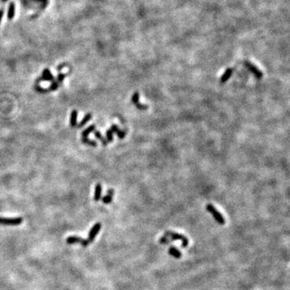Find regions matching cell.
I'll return each mask as SVG.
<instances>
[{
    "label": "cell",
    "instance_id": "obj_1",
    "mask_svg": "<svg viewBox=\"0 0 290 290\" xmlns=\"http://www.w3.org/2000/svg\"><path fill=\"white\" fill-rule=\"evenodd\" d=\"M164 236H166L167 238L172 241V240H179V241H181L182 243V247H186L189 244V240L185 236L181 235V234L176 233V232H173V231H166L164 233Z\"/></svg>",
    "mask_w": 290,
    "mask_h": 290
},
{
    "label": "cell",
    "instance_id": "obj_2",
    "mask_svg": "<svg viewBox=\"0 0 290 290\" xmlns=\"http://www.w3.org/2000/svg\"><path fill=\"white\" fill-rule=\"evenodd\" d=\"M205 208H206V210H207V211H208L209 213H211V214L214 216V219H215V221L218 223L221 224V225H224V224H225L226 220H225L224 217L221 214L220 212H219V211H218L213 205L208 204V205H206V207H205Z\"/></svg>",
    "mask_w": 290,
    "mask_h": 290
},
{
    "label": "cell",
    "instance_id": "obj_3",
    "mask_svg": "<svg viewBox=\"0 0 290 290\" xmlns=\"http://www.w3.org/2000/svg\"><path fill=\"white\" fill-rule=\"evenodd\" d=\"M23 223L22 218H3L0 217L1 225H9V226H17Z\"/></svg>",
    "mask_w": 290,
    "mask_h": 290
},
{
    "label": "cell",
    "instance_id": "obj_4",
    "mask_svg": "<svg viewBox=\"0 0 290 290\" xmlns=\"http://www.w3.org/2000/svg\"><path fill=\"white\" fill-rule=\"evenodd\" d=\"M66 243L68 244H74L79 243L83 247H87L90 244V242L88 241V239H84L78 236H70L66 239Z\"/></svg>",
    "mask_w": 290,
    "mask_h": 290
},
{
    "label": "cell",
    "instance_id": "obj_5",
    "mask_svg": "<svg viewBox=\"0 0 290 290\" xmlns=\"http://www.w3.org/2000/svg\"><path fill=\"white\" fill-rule=\"evenodd\" d=\"M101 227H102V225L101 223H98L94 224L93 227L91 228V230L89 232V235H88V241L91 243V242L94 241V239H95L96 235H98V232L100 231Z\"/></svg>",
    "mask_w": 290,
    "mask_h": 290
},
{
    "label": "cell",
    "instance_id": "obj_6",
    "mask_svg": "<svg viewBox=\"0 0 290 290\" xmlns=\"http://www.w3.org/2000/svg\"><path fill=\"white\" fill-rule=\"evenodd\" d=\"M244 64L246 65V67L249 70V71L250 72H252L253 74L256 76V77H257V78H259V79H260L262 77H263V73L260 71V70L257 68V67H256L253 64H252L251 62H249V61H245L244 62Z\"/></svg>",
    "mask_w": 290,
    "mask_h": 290
},
{
    "label": "cell",
    "instance_id": "obj_7",
    "mask_svg": "<svg viewBox=\"0 0 290 290\" xmlns=\"http://www.w3.org/2000/svg\"><path fill=\"white\" fill-rule=\"evenodd\" d=\"M114 193H115V190L113 189H110V190H107V193L106 195L104 196L102 199L103 202L104 204H110L112 202V198H113Z\"/></svg>",
    "mask_w": 290,
    "mask_h": 290
},
{
    "label": "cell",
    "instance_id": "obj_8",
    "mask_svg": "<svg viewBox=\"0 0 290 290\" xmlns=\"http://www.w3.org/2000/svg\"><path fill=\"white\" fill-rule=\"evenodd\" d=\"M232 73H233V69H231V68H230V69H227V70L225 71V73H224L223 74V76L221 77L220 78L221 83H222V84L226 83V82L230 79V77H231V76L232 75Z\"/></svg>",
    "mask_w": 290,
    "mask_h": 290
},
{
    "label": "cell",
    "instance_id": "obj_9",
    "mask_svg": "<svg viewBox=\"0 0 290 290\" xmlns=\"http://www.w3.org/2000/svg\"><path fill=\"white\" fill-rule=\"evenodd\" d=\"M169 253L170 256H172L176 259H180L181 257L182 256V254L181 252L179 251V250L174 247H171L169 249Z\"/></svg>",
    "mask_w": 290,
    "mask_h": 290
},
{
    "label": "cell",
    "instance_id": "obj_10",
    "mask_svg": "<svg viewBox=\"0 0 290 290\" xmlns=\"http://www.w3.org/2000/svg\"><path fill=\"white\" fill-rule=\"evenodd\" d=\"M77 110H73L70 115V126L72 127L77 126Z\"/></svg>",
    "mask_w": 290,
    "mask_h": 290
},
{
    "label": "cell",
    "instance_id": "obj_11",
    "mask_svg": "<svg viewBox=\"0 0 290 290\" xmlns=\"http://www.w3.org/2000/svg\"><path fill=\"white\" fill-rule=\"evenodd\" d=\"M101 193H102V185L101 184H97L95 186V191H94V201L95 202H98L101 198Z\"/></svg>",
    "mask_w": 290,
    "mask_h": 290
},
{
    "label": "cell",
    "instance_id": "obj_12",
    "mask_svg": "<svg viewBox=\"0 0 290 290\" xmlns=\"http://www.w3.org/2000/svg\"><path fill=\"white\" fill-rule=\"evenodd\" d=\"M15 12H16V5L14 3H10V6H9V8H8V14H7V17L9 19H11L14 18L15 16Z\"/></svg>",
    "mask_w": 290,
    "mask_h": 290
},
{
    "label": "cell",
    "instance_id": "obj_13",
    "mask_svg": "<svg viewBox=\"0 0 290 290\" xmlns=\"http://www.w3.org/2000/svg\"><path fill=\"white\" fill-rule=\"evenodd\" d=\"M95 127H96V126H95L94 124H92V125H90V127H88L87 128L85 129V130H84V131H82V138H85V137H87L89 135H90L91 132H93V131H94V130H95Z\"/></svg>",
    "mask_w": 290,
    "mask_h": 290
},
{
    "label": "cell",
    "instance_id": "obj_14",
    "mask_svg": "<svg viewBox=\"0 0 290 290\" xmlns=\"http://www.w3.org/2000/svg\"><path fill=\"white\" fill-rule=\"evenodd\" d=\"M91 118H92V115L90 113L86 114V115L84 116V118L82 119L81 123L77 125V127H82L83 126H85V124L88 123V121H90Z\"/></svg>",
    "mask_w": 290,
    "mask_h": 290
},
{
    "label": "cell",
    "instance_id": "obj_15",
    "mask_svg": "<svg viewBox=\"0 0 290 290\" xmlns=\"http://www.w3.org/2000/svg\"><path fill=\"white\" fill-rule=\"evenodd\" d=\"M94 136L97 138V139H98L99 140H101V142H102V144L103 145H104V146H106L107 145V141H106V139L103 137V136H102V134H101V132L100 131H94Z\"/></svg>",
    "mask_w": 290,
    "mask_h": 290
},
{
    "label": "cell",
    "instance_id": "obj_16",
    "mask_svg": "<svg viewBox=\"0 0 290 290\" xmlns=\"http://www.w3.org/2000/svg\"><path fill=\"white\" fill-rule=\"evenodd\" d=\"M82 143H83V144H88V145H90V146H93V147L97 146V142L94 141V140H92V139H88L87 137L82 138Z\"/></svg>",
    "mask_w": 290,
    "mask_h": 290
},
{
    "label": "cell",
    "instance_id": "obj_17",
    "mask_svg": "<svg viewBox=\"0 0 290 290\" xmlns=\"http://www.w3.org/2000/svg\"><path fill=\"white\" fill-rule=\"evenodd\" d=\"M106 141L107 143H110L113 141V132L111 131L110 129H108L106 132Z\"/></svg>",
    "mask_w": 290,
    "mask_h": 290
},
{
    "label": "cell",
    "instance_id": "obj_18",
    "mask_svg": "<svg viewBox=\"0 0 290 290\" xmlns=\"http://www.w3.org/2000/svg\"><path fill=\"white\" fill-rule=\"evenodd\" d=\"M139 92H135L131 97V102L133 103L134 105H136L137 103H139Z\"/></svg>",
    "mask_w": 290,
    "mask_h": 290
},
{
    "label": "cell",
    "instance_id": "obj_19",
    "mask_svg": "<svg viewBox=\"0 0 290 290\" xmlns=\"http://www.w3.org/2000/svg\"><path fill=\"white\" fill-rule=\"evenodd\" d=\"M58 87H59V83H58L57 82H56V81H53L52 83L51 84V85H50L49 88H48V89H49V91H54V90H57Z\"/></svg>",
    "mask_w": 290,
    "mask_h": 290
},
{
    "label": "cell",
    "instance_id": "obj_20",
    "mask_svg": "<svg viewBox=\"0 0 290 290\" xmlns=\"http://www.w3.org/2000/svg\"><path fill=\"white\" fill-rule=\"evenodd\" d=\"M35 89H36V90L37 91V92L41 93V94H45V93L49 92V89H44V88H42L41 86H40L38 84H36V85H35Z\"/></svg>",
    "mask_w": 290,
    "mask_h": 290
},
{
    "label": "cell",
    "instance_id": "obj_21",
    "mask_svg": "<svg viewBox=\"0 0 290 290\" xmlns=\"http://www.w3.org/2000/svg\"><path fill=\"white\" fill-rule=\"evenodd\" d=\"M42 76H43V77H52V78H54L53 75L52 74L51 72H50V70H49V69H45V70H44V71H43V73H42Z\"/></svg>",
    "mask_w": 290,
    "mask_h": 290
},
{
    "label": "cell",
    "instance_id": "obj_22",
    "mask_svg": "<svg viewBox=\"0 0 290 290\" xmlns=\"http://www.w3.org/2000/svg\"><path fill=\"white\" fill-rule=\"evenodd\" d=\"M136 106L137 107V109H139L140 110H146L148 108V106L145 105V104H142V103H138L136 105Z\"/></svg>",
    "mask_w": 290,
    "mask_h": 290
},
{
    "label": "cell",
    "instance_id": "obj_23",
    "mask_svg": "<svg viewBox=\"0 0 290 290\" xmlns=\"http://www.w3.org/2000/svg\"><path fill=\"white\" fill-rule=\"evenodd\" d=\"M125 135H126V132L124 131H123V130H120V129H118V131H117V136H118V137L119 138V139H124V137H125Z\"/></svg>",
    "mask_w": 290,
    "mask_h": 290
},
{
    "label": "cell",
    "instance_id": "obj_24",
    "mask_svg": "<svg viewBox=\"0 0 290 290\" xmlns=\"http://www.w3.org/2000/svg\"><path fill=\"white\" fill-rule=\"evenodd\" d=\"M65 77H66V74H64V73H59V74L57 75V82H58V83H61Z\"/></svg>",
    "mask_w": 290,
    "mask_h": 290
},
{
    "label": "cell",
    "instance_id": "obj_25",
    "mask_svg": "<svg viewBox=\"0 0 290 290\" xmlns=\"http://www.w3.org/2000/svg\"><path fill=\"white\" fill-rule=\"evenodd\" d=\"M160 242L161 244H169L170 242H171V240H170L169 238H167L166 236H164V237H162V238H160Z\"/></svg>",
    "mask_w": 290,
    "mask_h": 290
},
{
    "label": "cell",
    "instance_id": "obj_26",
    "mask_svg": "<svg viewBox=\"0 0 290 290\" xmlns=\"http://www.w3.org/2000/svg\"><path fill=\"white\" fill-rule=\"evenodd\" d=\"M110 129L111 130V131H112L113 133H114V132H115V133H117V131H118V129H119V128H118V127L117 126L116 124H112V125H111V127H110Z\"/></svg>",
    "mask_w": 290,
    "mask_h": 290
},
{
    "label": "cell",
    "instance_id": "obj_27",
    "mask_svg": "<svg viewBox=\"0 0 290 290\" xmlns=\"http://www.w3.org/2000/svg\"><path fill=\"white\" fill-rule=\"evenodd\" d=\"M3 16V10H0V23H1V20H2Z\"/></svg>",
    "mask_w": 290,
    "mask_h": 290
},
{
    "label": "cell",
    "instance_id": "obj_28",
    "mask_svg": "<svg viewBox=\"0 0 290 290\" xmlns=\"http://www.w3.org/2000/svg\"><path fill=\"white\" fill-rule=\"evenodd\" d=\"M2 1H3V2H7V0H2Z\"/></svg>",
    "mask_w": 290,
    "mask_h": 290
}]
</instances>
